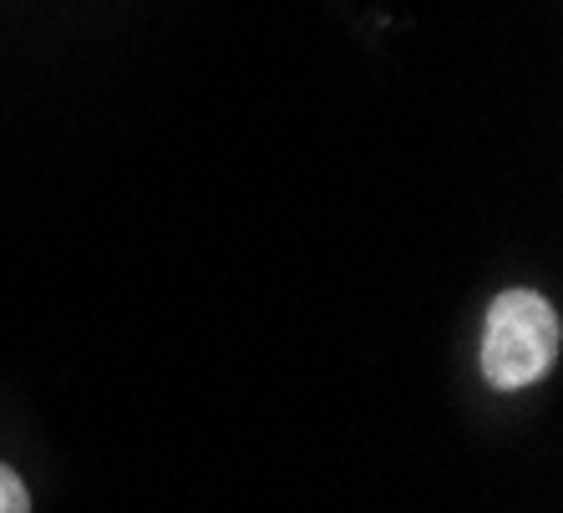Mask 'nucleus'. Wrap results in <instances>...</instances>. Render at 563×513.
Returning a JSON list of instances; mask_svg holds the SVG:
<instances>
[{
	"label": "nucleus",
	"instance_id": "obj_2",
	"mask_svg": "<svg viewBox=\"0 0 563 513\" xmlns=\"http://www.w3.org/2000/svg\"><path fill=\"white\" fill-rule=\"evenodd\" d=\"M0 513H31V488L11 462H0Z\"/></svg>",
	"mask_w": 563,
	"mask_h": 513
},
{
	"label": "nucleus",
	"instance_id": "obj_1",
	"mask_svg": "<svg viewBox=\"0 0 563 513\" xmlns=\"http://www.w3.org/2000/svg\"><path fill=\"white\" fill-rule=\"evenodd\" d=\"M563 351V320L553 310L549 295L538 290H498L493 305H487L483 320V382L493 392H523V386H538L559 367Z\"/></svg>",
	"mask_w": 563,
	"mask_h": 513
}]
</instances>
